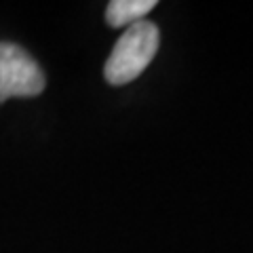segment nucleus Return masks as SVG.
Here are the masks:
<instances>
[{
    "label": "nucleus",
    "mask_w": 253,
    "mask_h": 253,
    "mask_svg": "<svg viewBox=\"0 0 253 253\" xmlns=\"http://www.w3.org/2000/svg\"><path fill=\"white\" fill-rule=\"evenodd\" d=\"M154 6L156 0H112L106 9V21L112 28H129L137 21H144Z\"/></svg>",
    "instance_id": "nucleus-3"
},
{
    "label": "nucleus",
    "mask_w": 253,
    "mask_h": 253,
    "mask_svg": "<svg viewBox=\"0 0 253 253\" xmlns=\"http://www.w3.org/2000/svg\"><path fill=\"white\" fill-rule=\"evenodd\" d=\"M161 44V34L152 21H137L118 38L106 61L104 76L110 84H126L144 72L154 59Z\"/></svg>",
    "instance_id": "nucleus-1"
},
{
    "label": "nucleus",
    "mask_w": 253,
    "mask_h": 253,
    "mask_svg": "<svg viewBox=\"0 0 253 253\" xmlns=\"http://www.w3.org/2000/svg\"><path fill=\"white\" fill-rule=\"evenodd\" d=\"M44 74L32 55L13 42H0V104L11 97H36L44 91Z\"/></svg>",
    "instance_id": "nucleus-2"
}]
</instances>
